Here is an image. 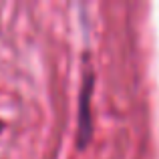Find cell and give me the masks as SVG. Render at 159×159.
Masks as SVG:
<instances>
[{"mask_svg":"<svg viewBox=\"0 0 159 159\" xmlns=\"http://www.w3.org/2000/svg\"><path fill=\"white\" fill-rule=\"evenodd\" d=\"M91 89H93V79H91V73H87L85 77V87H83V93H81V101H83V109H81V115H79V133H85V137L89 135V95Z\"/></svg>","mask_w":159,"mask_h":159,"instance_id":"1","label":"cell"},{"mask_svg":"<svg viewBox=\"0 0 159 159\" xmlns=\"http://www.w3.org/2000/svg\"><path fill=\"white\" fill-rule=\"evenodd\" d=\"M0 127H2V123H0Z\"/></svg>","mask_w":159,"mask_h":159,"instance_id":"2","label":"cell"}]
</instances>
